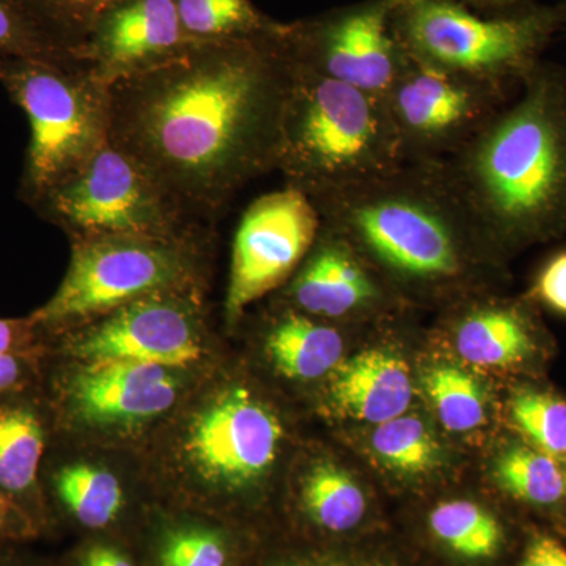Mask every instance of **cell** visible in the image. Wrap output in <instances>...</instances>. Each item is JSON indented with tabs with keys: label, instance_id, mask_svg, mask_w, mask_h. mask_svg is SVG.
Listing matches in <instances>:
<instances>
[{
	"label": "cell",
	"instance_id": "6da1fadb",
	"mask_svg": "<svg viewBox=\"0 0 566 566\" xmlns=\"http://www.w3.org/2000/svg\"><path fill=\"white\" fill-rule=\"evenodd\" d=\"M273 32L189 43L107 88L109 144L191 221L277 167L292 63Z\"/></svg>",
	"mask_w": 566,
	"mask_h": 566
},
{
	"label": "cell",
	"instance_id": "7a4b0ae2",
	"mask_svg": "<svg viewBox=\"0 0 566 566\" xmlns=\"http://www.w3.org/2000/svg\"><path fill=\"white\" fill-rule=\"evenodd\" d=\"M312 202L382 282L415 292H455L504 256L441 164L405 163Z\"/></svg>",
	"mask_w": 566,
	"mask_h": 566
},
{
	"label": "cell",
	"instance_id": "3957f363",
	"mask_svg": "<svg viewBox=\"0 0 566 566\" xmlns=\"http://www.w3.org/2000/svg\"><path fill=\"white\" fill-rule=\"evenodd\" d=\"M502 255L566 233V66L543 61L521 96L439 163Z\"/></svg>",
	"mask_w": 566,
	"mask_h": 566
},
{
	"label": "cell",
	"instance_id": "277c9868",
	"mask_svg": "<svg viewBox=\"0 0 566 566\" xmlns=\"http://www.w3.org/2000/svg\"><path fill=\"white\" fill-rule=\"evenodd\" d=\"M403 164L385 98L292 63L275 167L286 186L314 200Z\"/></svg>",
	"mask_w": 566,
	"mask_h": 566
},
{
	"label": "cell",
	"instance_id": "5b68a950",
	"mask_svg": "<svg viewBox=\"0 0 566 566\" xmlns=\"http://www.w3.org/2000/svg\"><path fill=\"white\" fill-rule=\"evenodd\" d=\"M394 31L412 61L510 88L543 62L566 28V3L483 14L455 0H398Z\"/></svg>",
	"mask_w": 566,
	"mask_h": 566
},
{
	"label": "cell",
	"instance_id": "8992f818",
	"mask_svg": "<svg viewBox=\"0 0 566 566\" xmlns=\"http://www.w3.org/2000/svg\"><path fill=\"white\" fill-rule=\"evenodd\" d=\"M0 85L31 128L20 199L33 207L109 142L107 88L81 61H0Z\"/></svg>",
	"mask_w": 566,
	"mask_h": 566
},
{
	"label": "cell",
	"instance_id": "52a82bcc",
	"mask_svg": "<svg viewBox=\"0 0 566 566\" xmlns=\"http://www.w3.org/2000/svg\"><path fill=\"white\" fill-rule=\"evenodd\" d=\"M196 232L73 240L54 296L29 315L43 333L82 326L150 294L199 289Z\"/></svg>",
	"mask_w": 566,
	"mask_h": 566
},
{
	"label": "cell",
	"instance_id": "ba28073f",
	"mask_svg": "<svg viewBox=\"0 0 566 566\" xmlns=\"http://www.w3.org/2000/svg\"><path fill=\"white\" fill-rule=\"evenodd\" d=\"M32 210L71 240L177 237L192 232L193 223L139 164L109 142Z\"/></svg>",
	"mask_w": 566,
	"mask_h": 566
},
{
	"label": "cell",
	"instance_id": "9c48e42d",
	"mask_svg": "<svg viewBox=\"0 0 566 566\" xmlns=\"http://www.w3.org/2000/svg\"><path fill=\"white\" fill-rule=\"evenodd\" d=\"M398 0H360L282 22L279 39L294 66L386 98L408 55L394 31Z\"/></svg>",
	"mask_w": 566,
	"mask_h": 566
},
{
	"label": "cell",
	"instance_id": "30bf717a",
	"mask_svg": "<svg viewBox=\"0 0 566 566\" xmlns=\"http://www.w3.org/2000/svg\"><path fill=\"white\" fill-rule=\"evenodd\" d=\"M279 417L243 385L208 395L182 430V469L200 488L237 494L263 480L281 452Z\"/></svg>",
	"mask_w": 566,
	"mask_h": 566
},
{
	"label": "cell",
	"instance_id": "8fae6325",
	"mask_svg": "<svg viewBox=\"0 0 566 566\" xmlns=\"http://www.w3.org/2000/svg\"><path fill=\"white\" fill-rule=\"evenodd\" d=\"M385 102L405 163L439 164L493 120L509 103V88L408 57Z\"/></svg>",
	"mask_w": 566,
	"mask_h": 566
},
{
	"label": "cell",
	"instance_id": "7c38bea8",
	"mask_svg": "<svg viewBox=\"0 0 566 566\" xmlns=\"http://www.w3.org/2000/svg\"><path fill=\"white\" fill-rule=\"evenodd\" d=\"M46 334H63V352L81 365L188 367L203 352L199 289L150 294L91 323Z\"/></svg>",
	"mask_w": 566,
	"mask_h": 566
},
{
	"label": "cell",
	"instance_id": "4fadbf2b",
	"mask_svg": "<svg viewBox=\"0 0 566 566\" xmlns=\"http://www.w3.org/2000/svg\"><path fill=\"white\" fill-rule=\"evenodd\" d=\"M322 227L315 203L300 189L285 186L259 197L234 234L227 318L237 322L249 305L293 277Z\"/></svg>",
	"mask_w": 566,
	"mask_h": 566
},
{
	"label": "cell",
	"instance_id": "5bb4252c",
	"mask_svg": "<svg viewBox=\"0 0 566 566\" xmlns=\"http://www.w3.org/2000/svg\"><path fill=\"white\" fill-rule=\"evenodd\" d=\"M177 368L139 363L81 365L59 379V416L76 427L128 430L169 412L181 394Z\"/></svg>",
	"mask_w": 566,
	"mask_h": 566
},
{
	"label": "cell",
	"instance_id": "9a60e30c",
	"mask_svg": "<svg viewBox=\"0 0 566 566\" xmlns=\"http://www.w3.org/2000/svg\"><path fill=\"white\" fill-rule=\"evenodd\" d=\"M189 43L175 0H122L98 21L76 57L109 85L174 57Z\"/></svg>",
	"mask_w": 566,
	"mask_h": 566
},
{
	"label": "cell",
	"instance_id": "2e32d148",
	"mask_svg": "<svg viewBox=\"0 0 566 566\" xmlns=\"http://www.w3.org/2000/svg\"><path fill=\"white\" fill-rule=\"evenodd\" d=\"M386 297V283L370 264L324 226L286 290L290 307L324 322L367 314Z\"/></svg>",
	"mask_w": 566,
	"mask_h": 566
},
{
	"label": "cell",
	"instance_id": "e0dca14e",
	"mask_svg": "<svg viewBox=\"0 0 566 566\" xmlns=\"http://www.w3.org/2000/svg\"><path fill=\"white\" fill-rule=\"evenodd\" d=\"M536 305L517 301L486 300L464 307L455 322L457 352L465 363L493 370L534 367L546 352V338Z\"/></svg>",
	"mask_w": 566,
	"mask_h": 566
},
{
	"label": "cell",
	"instance_id": "ac0fdd59",
	"mask_svg": "<svg viewBox=\"0 0 566 566\" xmlns=\"http://www.w3.org/2000/svg\"><path fill=\"white\" fill-rule=\"evenodd\" d=\"M327 401L338 417L381 424L408 411L411 371L387 349H367L333 371Z\"/></svg>",
	"mask_w": 566,
	"mask_h": 566
},
{
	"label": "cell",
	"instance_id": "d6986e66",
	"mask_svg": "<svg viewBox=\"0 0 566 566\" xmlns=\"http://www.w3.org/2000/svg\"><path fill=\"white\" fill-rule=\"evenodd\" d=\"M264 349L279 374L312 381L333 374L342 364L345 340L324 319L289 307L268 331Z\"/></svg>",
	"mask_w": 566,
	"mask_h": 566
},
{
	"label": "cell",
	"instance_id": "ffe728a7",
	"mask_svg": "<svg viewBox=\"0 0 566 566\" xmlns=\"http://www.w3.org/2000/svg\"><path fill=\"white\" fill-rule=\"evenodd\" d=\"M22 392L0 400V491L25 510L22 502L32 499L39 485L46 424Z\"/></svg>",
	"mask_w": 566,
	"mask_h": 566
},
{
	"label": "cell",
	"instance_id": "44dd1931",
	"mask_svg": "<svg viewBox=\"0 0 566 566\" xmlns=\"http://www.w3.org/2000/svg\"><path fill=\"white\" fill-rule=\"evenodd\" d=\"M491 472L495 485L521 504L549 509L566 499L564 465L523 439L501 450Z\"/></svg>",
	"mask_w": 566,
	"mask_h": 566
},
{
	"label": "cell",
	"instance_id": "7402d4cb",
	"mask_svg": "<svg viewBox=\"0 0 566 566\" xmlns=\"http://www.w3.org/2000/svg\"><path fill=\"white\" fill-rule=\"evenodd\" d=\"M186 39L210 43L264 35L279 21L264 14L252 0H175Z\"/></svg>",
	"mask_w": 566,
	"mask_h": 566
},
{
	"label": "cell",
	"instance_id": "603a6c76",
	"mask_svg": "<svg viewBox=\"0 0 566 566\" xmlns=\"http://www.w3.org/2000/svg\"><path fill=\"white\" fill-rule=\"evenodd\" d=\"M55 494L82 526L103 528L117 520L123 488L117 476L87 463L63 465L52 479Z\"/></svg>",
	"mask_w": 566,
	"mask_h": 566
},
{
	"label": "cell",
	"instance_id": "cb8c5ba5",
	"mask_svg": "<svg viewBox=\"0 0 566 566\" xmlns=\"http://www.w3.org/2000/svg\"><path fill=\"white\" fill-rule=\"evenodd\" d=\"M304 512L324 531L348 532L359 526L367 512V499L360 486L333 463L315 464L304 476Z\"/></svg>",
	"mask_w": 566,
	"mask_h": 566
},
{
	"label": "cell",
	"instance_id": "d4e9b609",
	"mask_svg": "<svg viewBox=\"0 0 566 566\" xmlns=\"http://www.w3.org/2000/svg\"><path fill=\"white\" fill-rule=\"evenodd\" d=\"M431 532L457 556L491 558L504 545V528L493 513L471 501L442 502L430 513Z\"/></svg>",
	"mask_w": 566,
	"mask_h": 566
},
{
	"label": "cell",
	"instance_id": "484cf974",
	"mask_svg": "<svg viewBox=\"0 0 566 566\" xmlns=\"http://www.w3.org/2000/svg\"><path fill=\"white\" fill-rule=\"evenodd\" d=\"M510 422L524 442L564 463L566 457V398L520 387L509 401Z\"/></svg>",
	"mask_w": 566,
	"mask_h": 566
},
{
	"label": "cell",
	"instance_id": "4316f807",
	"mask_svg": "<svg viewBox=\"0 0 566 566\" xmlns=\"http://www.w3.org/2000/svg\"><path fill=\"white\" fill-rule=\"evenodd\" d=\"M423 389L447 430L465 433L485 423V390L463 368L436 365L423 375Z\"/></svg>",
	"mask_w": 566,
	"mask_h": 566
},
{
	"label": "cell",
	"instance_id": "83f0119b",
	"mask_svg": "<svg viewBox=\"0 0 566 566\" xmlns=\"http://www.w3.org/2000/svg\"><path fill=\"white\" fill-rule=\"evenodd\" d=\"M371 449L386 468L400 474H423L441 460V449L433 433L416 416L403 415L376 424Z\"/></svg>",
	"mask_w": 566,
	"mask_h": 566
},
{
	"label": "cell",
	"instance_id": "f1b7e54d",
	"mask_svg": "<svg viewBox=\"0 0 566 566\" xmlns=\"http://www.w3.org/2000/svg\"><path fill=\"white\" fill-rule=\"evenodd\" d=\"M62 50L76 57L104 14L122 0H18ZM77 59V57H76Z\"/></svg>",
	"mask_w": 566,
	"mask_h": 566
},
{
	"label": "cell",
	"instance_id": "f546056e",
	"mask_svg": "<svg viewBox=\"0 0 566 566\" xmlns=\"http://www.w3.org/2000/svg\"><path fill=\"white\" fill-rule=\"evenodd\" d=\"M77 61L46 35L18 0H0V61Z\"/></svg>",
	"mask_w": 566,
	"mask_h": 566
},
{
	"label": "cell",
	"instance_id": "4dcf8cb0",
	"mask_svg": "<svg viewBox=\"0 0 566 566\" xmlns=\"http://www.w3.org/2000/svg\"><path fill=\"white\" fill-rule=\"evenodd\" d=\"M159 562L161 566H229V553L216 532L182 527L164 538Z\"/></svg>",
	"mask_w": 566,
	"mask_h": 566
},
{
	"label": "cell",
	"instance_id": "1f68e13d",
	"mask_svg": "<svg viewBox=\"0 0 566 566\" xmlns=\"http://www.w3.org/2000/svg\"><path fill=\"white\" fill-rule=\"evenodd\" d=\"M536 307L566 316V249H562L539 268L526 294Z\"/></svg>",
	"mask_w": 566,
	"mask_h": 566
},
{
	"label": "cell",
	"instance_id": "d6a6232c",
	"mask_svg": "<svg viewBox=\"0 0 566 566\" xmlns=\"http://www.w3.org/2000/svg\"><path fill=\"white\" fill-rule=\"evenodd\" d=\"M43 337L31 318L0 319V356L2 354H33Z\"/></svg>",
	"mask_w": 566,
	"mask_h": 566
},
{
	"label": "cell",
	"instance_id": "836d02e7",
	"mask_svg": "<svg viewBox=\"0 0 566 566\" xmlns=\"http://www.w3.org/2000/svg\"><path fill=\"white\" fill-rule=\"evenodd\" d=\"M35 356L33 354H2L0 356V400L25 390L31 385Z\"/></svg>",
	"mask_w": 566,
	"mask_h": 566
},
{
	"label": "cell",
	"instance_id": "e575fe53",
	"mask_svg": "<svg viewBox=\"0 0 566 566\" xmlns=\"http://www.w3.org/2000/svg\"><path fill=\"white\" fill-rule=\"evenodd\" d=\"M520 566H566V549L551 536L536 535L528 542Z\"/></svg>",
	"mask_w": 566,
	"mask_h": 566
},
{
	"label": "cell",
	"instance_id": "d590c367",
	"mask_svg": "<svg viewBox=\"0 0 566 566\" xmlns=\"http://www.w3.org/2000/svg\"><path fill=\"white\" fill-rule=\"evenodd\" d=\"M32 531L31 515L0 491V539L22 538Z\"/></svg>",
	"mask_w": 566,
	"mask_h": 566
},
{
	"label": "cell",
	"instance_id": "8d00e7d4",
	"mask_svg": "<svg viewBox=\"0 0 566 566\" xmlns=\"http://www.w3.org/2000/svg\"><path fill=\"white\" fill-rule=\"evenodd\" d=\"M81 566H134L122 551L109 545H93L87 547L80 557Z\"/></svg>",
	"mask_w": 566,
	"mask_h": 566
},
{
	"label": "cell",
	"instance_id": "74e56055",
	"mask_svg": "<svg viewBox=\"0 0 566 566\" xmlns=\"http://www.w3.org/2000/svg\"><path fill=\"white\" fill-rule=\"evenodd\" d=\"M468 9L479 11L483 14H501L521 9L532 0H455Z\"/></svg>",
	"mask_w": 566,
	"mask_h": 566
},
{
	"label": "cell",
	"instance_id": "f35d334b",
	"mask_svg": "<svg viewBox=\"0 0 566 566\" xmlns=\"http://www.w3.org/2000/svg\"><path fill=\"white\" fill-rule=\"evenodd\" d=\"M293 566H338V565H308V564H303V565H293Z\"/></svg>",
	"mask_w": 566,
	"mask_h": 566
},
{
	"label": "cell",
	"instance_id": "ab89813d",
	"mask_svg": "<svg viewBox=\"0 0 566 566\" xmlns=\"http://www.w3.org/2000/svg\"><path fill=\"white\" fill-rule=\"evenodd\" d=\"M562 465H564L565 479H566V457H565L564 463H562Z\"/></svg>",
	"mask_w": 566,
	"mask_h": 566
}]
</instances>
